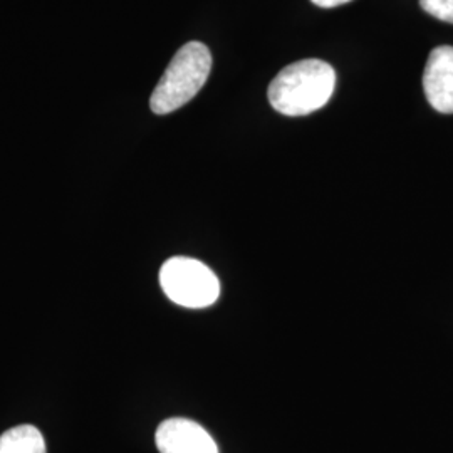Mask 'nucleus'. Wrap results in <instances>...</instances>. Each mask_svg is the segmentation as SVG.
I'll return each mask as SVG.
<instances>
[{"label":"nucleus","mask_w":453,"mask_h":453,"mask_svg":"<svg viewBox=\"0 0 453 453\" xmlns=\"http://www.w3.org/2000/svg\"><path fill=\"white\" fill-rule=\"evenodd\" d=\"M423 89L438 113H453V48L440 46L430 52L423 73Z\"/></svg>","instance_id":"obj_5"},{"label":"nucleus","mask_w":453,"mask_h":453,"mask_svg":"<svg viewBox=\"0 0 453 453\" xmlns=\"http://www.w3.org/2000/svg\"><path fill=\"white\" fill-rule=\"evenodd\" d=\"M0 453H46V441L33 425H19L0 437Z\"/></svg>","instance_id":"obj_6"},{"label":"nucleus","mask_w":453,"mask_h":453,"mask_svg":"<svg viewBox=\"0 0 453 453\" xmlns=\"http://www.w3.org/2000/svg\"><path fill=\"white\" fill-rule=\"evenodd\" d=\"M160 284L168 299L181 308H209L220 296V282L211 267L190 257L166 260Z\"/></svg>","instance_id":"obj_3"},{"label":"nucleus","mask_w":453,"mask_h":453,"mask_svg":"<svg viewBox=\"0 0 453 453\" xmlns=\"http://www.w3.org/2000/svg\"><path fill=\"white\" fill-rule=\"evenodd\" d=\"M336 88L333 65L304 59L284 67L269 86V103L286 116H306L327 104Z\"/></svg>","instance_id":"obj_1"},{"label":"nucleus","mask_w":453,"mask_h":453,"mask_svg":"<svg viewBox=\"0 0 453 453\" xmlns=\"http://www.w3.org/2000/svg\"><path fill=\"white\" fill-rule=\"evenodd\" d=\"M155 441L160 453H219L211 434L188 418L163 421L157 430Z\"/></svg>","instance_id":"obj_4"},{"label":"nucleus","mask_w":453,"mask_h":453,"mask_svg":"<svg viewBox=\"0 0 453 453\" xmlns=\"http://www.w3.org/2000/svg\"><path fill=\"white\" fill-rule=\"evenodd\" d=\"M314 5H318V7H323V9H333V7H338V5H342V4H348V2H351V0H311Z\"/></svg>","instance_id":"obj_8"},{"label":"nucleus","mask_w":453,"mask_h":453,"mask_svg":"<svg viewBox=\"0 0 453 453\" xmlns=\"http://www.w3.org/2000/svg\"><path fill=\"white\" fill-rule=\"evenodd\" d=\"M211 54L202 42H188L173 56L157 84L150 106L155 114L173 113L192 101L209 80Z\"/></svg>","instance_id":"obj_2"},{"label":"nucleus","mask_w":453,"mask_h":453,"mask_svg":"<svg viewBox=\"0 0 453 453\" xmlns=\"http://www.w3.org/2000/svg\"><path fill=\"white\" fill-rule=\"evenodd\" d=\"M420 5L426 14L453 24V0H420Z\"/></svg>","instance_id":"obj_7"}]
</instances>
